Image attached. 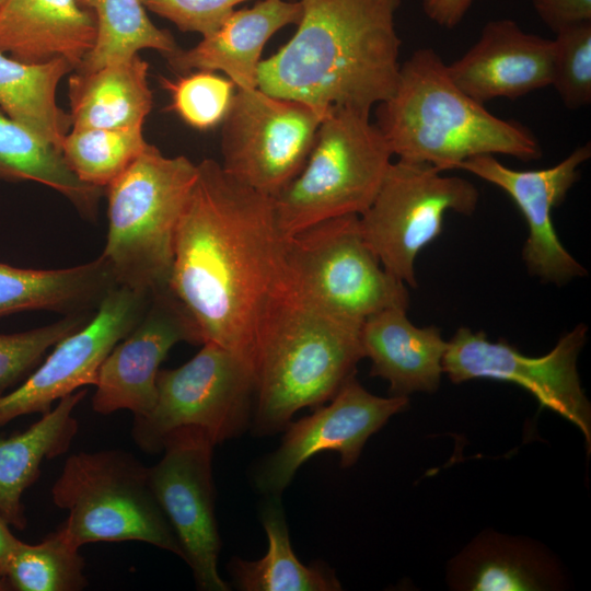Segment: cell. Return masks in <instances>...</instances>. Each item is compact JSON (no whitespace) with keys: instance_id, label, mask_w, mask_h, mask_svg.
I'll return each mask as SVG.
<instances>
[{"instance_id":"33","label":"cell","mask_w":591,"mask_h":591,"mask_svg":"<svg viewBox=\"0 0 591 591\" xmlns=\"http://www.w3.org/2000/svg\"><path fill=\"white\" fill-rule=\"evenodd\" d=\"M92 315L69 314L38 328L0 334V395L27 376L50 347L82 327Z\"/></svg>"},{"instance_id":"28","label":"cell","mask_w":591,"mask_h":591,"mask_svg":"<svg viewBox=\"0 0 591 591\" xmlns=\"http://www.w3.org/2000/svg\"><path fill=\"white\" fill-rule=\"evenodd\" d=\"M0 181H32L67 197L80 215L94 220L102 188L80 181L61 151L10 118L0 108Z\"/></svg>"},{"instance_id":"30","label":"cell","mask_w":591,"mask_h":591,"mask_svg":"<svg viewBox=\"0 0 591 591\" xmlns=\"http://www.w3.org/2000/svg\"><path fill=\"white\" fill-rule=\"evenodd\" d=\"M79 549L58 530L37 544L20 541L0 577L16 591L83 590L88 579Z\"/></svg>"},{"instance_id":"9","label":"cell","mask_w":591,"mask_h":591,"mask_svg":"<svg viewBox=\"0 0 591 591\" xmlns=\"http://www.w3.org/2000/svg\"><path fill=\"white\" fill-rule=\"evenodd\" d=\"M474 184L437 167L392 162L369 208L359 216L362 235L384 269L416 288L415 259L437 239L448 211L471 216L478 204Z\"/></svg>"},{"instance_id":"10","label":"cell","mask_w":591,"mask_h":591,"mask_svg":"<svg viewBox=\"0 0 591 591\" xmlns=\"http://www.w3.org/2000/svg\"><path fill=\"white\" fill-rule=\"evenodd\" d=\"M299 286L327 309L364 321L385 309L407 310L409 292L366 242L358 215L314 223L287 236Z\"/></svg>"},{"instance_id":"20","label":"cell","mask_w":591,"mask_h":591,"mask_svg":"<svg viewBox=\"0 0 591 591\" xmlns=\"http://www.w3.org/2000/svg\"><path fill=\"white\" fill-rule=\"evenodd\" d=\"M96 33L93 12L78 0L0 3V51L26 63L65 59L76 70L93 49Z\"/></svg>"},{"instance_id":"31","label":"cell","mask_w":591,"mask_h":591,"mask_svg":"<svg viewBox=\"0 0 591 591\" xmlns=\"http://www.w3.org/2000/svg\"><path fill=\"white\" fill-rule=\"evenodd\" d=\"M142 128H71L61 153L76 176L85 184L107 187L146 149Z\"/></svg>"},{"instance_id":"21","label":"cell","mask_w":591,"mask_h":591,"mask_svg":"<svg viewBox=\"0 0 591 591\" xmlns=\"http://www.w3.org/2000/svg\"><path fill=\"white\" fill-rule=\"evenodd\" d=\"M361 344L370 375L389 382L390 396L438 390L448 348L438 327H417L405 309H385L362 322Z\"/></svg>"},{"instance_id":"5","label":"cell","mask_w":591,"mask_h":591,"mask_svg":"<svg viewBox=\"0 0 591 591\" xmlns=\"http://www.w3.org/2000/svg\"><path fill=\"white\" fill-rule=\"evenodd\" d=\"M198 167L148 143L107 186L108 230L101 257L120 286L150 294L169 288L178 221Z\"/></svg>"},{"instance_id":"11","label":"cell","mask_w":591,"mask_h":591,"mask_svg":"<svg viewBox=\"0 0 591 591\" xmlns=\"http://www.w3.org/2000/svg\"><path fill=\"white\" fill-rule=\"evenodd\" d=\"M326 114L258 88L236 89L221 124L220 164L240 183L273 197L303 167Z\"/></svg>"},{"instance_id":"25","label":"cell","mask_w":591,"mask_h":591,"mask_svg":"<svg viewBox=\"0 0 591 591\" xmlns=\"http://www.w3.org/2000/svg\"><path fill=\"white\" fill-rule=\"evenodd\" d=\"M117 283L103 257L63 269L18 268L0 263V316L28 310L63 315L94 313Z\"/></svg>"},{"instance_id":"37","label":"cell","mask_w":591,"mask_h":591,"mask_svg":"<svg viewBox=\"0 0 591 591\" xmlns=\"http://www.w3.org/2000/svg\"><path fill=\"white\" fill-rule=\"evenodd\" d=\"M474 0H422V10L428 19L439 26H457L471 9Z\"/></svg>"},{"instance_id":"26","label":"cell","mask_w":591,"mask_h":591,"mask_svg":"<svg viewBox=\"0 0 591 591\" xmlns=\"http://www.w3.org/2000/svg\"><path fill=\"white\" fill-rule=\"evenodd\" d=\"M73 70L65 59L26 63L0 51V108L61 151L71 121L58 106L56 93L61 79Z\"/></svg>"},{"instance_id":"19","label":"cell","mask_w":591,"mask_h":591,"mask_svg":"<svg viewBox=\"0 0 591 591\" xmlns=\"http://www.w3.org/2000/svg\"><path fill=\"white\" fill-rule=\"evenodd\" d=\"M300 1L260 0L250 9L233 11L213 33L194 47L178 48L166 57L177 73L194 70L223 72L236 89L257 88L262 53L269 38L282 27L298 24Z\"/></svg>"},{"instance_id":"14","label":"cell","mask_w":591,"mask_h":591,"mask_svg":"<svg viewBox=\"0 0 591 591\" xmlns=\"http://www.w3.org/2000/svg\"><path fill=\"white\" fill-rule=\"evenodd\" d=\"M151 296L113 287L82 327L59 340L19 386L0 395V427L21 416L43 415L62 397L95 385L102 362L138 323Z\"/></svg>"},{"instance_id":"29","label":"cell","mask_w":591,"mask_h":591,"mask_svg":"<svg viewBox=\"0 0 591 591\" xmlns=\"http://www.w3.org/2000/svg\"><path fill=\"white\" fill-rule=\"evenodd\" d=\"M96 20L93 49L74 70L91 72L127 59L141 49H153L165 58L179 47L166 30L155 26L141 0H78Z\"/></svg>"},{"instance_id":"32","label":"cell","mask_w":591,"mask_h":591,"mask_svg":"<svg viewBox=\"0 0 591 591\" xmlns=\"http://www.w3.org/2000/svg\"><path fill=\"white\" fill-rule=\"evenodd\" d=\"M171 94V108L190 127L208 130L222 124L236 88L215 71L194 70L176 80L161 78Z\"/></svg>"},{"instance_id":"1","label":"cell","mask_w":591,"mask_h":591,"mask_svg":"<svg viewBox=\"0 0 591 591\" xmlns=\"http://www.w3.org/2000/svg\"><path fill=\"white\" fill-rule=\"evenodd\" d=\"M197 167L176 229L169 286L202 344L230 350L254 372L263 328L292 279L287 236L270 196L215 160Z\"/></svg>"},{"instance_id":"39","label":"cell","mask_w":591,"mask_h":591,"mask_svg":"<svg viewBox=\"0 0 591 591\" xmlns=\"http://www.w3.org/2000/svg\"><path fill=\"white\" fill-rule=\"evenodd\" d=\"M10 590L5 581L0 577V591H8Z\"/></svg>"},{"instance_id":"4","label":"cell","mask_w":591,"mask_h":591,"mask_svg":"<svg viewBox=\"0 0 591 591\" xmlns=\"http://www.w3.org/2000/svg\"><path fill=\"white\" fill-rule=\"evenodd\" d=\"M376 126L393 155L445 172L470 158H541L535 135L524 125L491 114L451 79L431 47L416 49L401 65L393 93L378 106Z\"/></svg>"},{"instance_id":"15","label":"cell","mask_w":591,"mask_h":591,"mask_svg":"<svg viewBox=\"0 0 591 591\" xmlns=\"http://www.w3.org/2000/svg\"><path fill=\"white\" fill-rule=\"evenodd\" d=\"M329 402L286 426L280 447L265 457L255 472L254 480L259 491L279 496L299 467L323 451L339 453L340 465L352 466L369 437L409 405L406 396L371 394L355 375Z\"/></svg>"},{"instance_id":"7","label":"cell","mask_w":591,"mask_h":591,"mask_svg":"<svg viewBox=\"0 0 591 591\" xmlns=\"http://www.w3.org/2000/svg\"><path fill=\"white\" fill-rule=\"evenodd\" d=\"M51 498L68 511L57 530L78 548L137 541L183 559L178 540L150 486L148 466L128 451L71 454L51 487Z\"/></svg>"},{"instance_id":"16","label":"cell","mask_w":591,"mask_h":591,"mask_svg":"<svg viewBox=\"0 0 591 591\" xmlns=\"http://www.w3.org/2000/svg\"><path fill=\"white\" fill-rule=\"evenodd\" d=\"M590 157L591 146L586 143L554 166L542 170H513L491 154L470 158L459 166L502 189L517 205L529 227L523 260L528 270L543 282L561 286L588 274L558 239L552 211L564 201L580 177L579 167Z\"/></svg>"},{"instance_id":"35","label":"cell","mask_w":591,"mask_h":591,"mask_svg":"<svg viewBox=\"0 0 591 591\" xmlns=\"http://www.w3.org/2000/svg\"><path fill=\"white\" fill-rule=\"evenodd\" d=\"M146 9L171 21L183 32L207 36L217 31L234 11L248 0H141Z\"/></svg>"},{"instance_id":"40","label":"cell","mask_w":591,"mask_h":591,"mask_svg":"<svg viewBox=\"0 0 591 591\" xmlns=\"http://www.w3.org/2000/svg\"><path fill=\"white\" fill-rule=\"evenodd\" d=\"M2 2V0H0V3Z\"/></svg>"},{"instance_id":"17","label":"cell","mask_w":591,"mask_h":591,"mask_svg":"<svg viewBox=\"0 0 591 591\" xmlns=\"http://www.w3.org/2000/svg\"><path fill=\"white\" fill-rule=\"evenodd\" d=\"M202 345L196 324L170 287L151 296L132 329L102 362L92 397L100 415L129 410L147 415L157 398V375L162 361L177 343Z\"/></svg>"},{"instance_id":"13","label":"cell","mask_w":591,"mask_h":591,"mask_svg":"<svg viewBox=\"0 0 591 591\" xmlns=\"http://www.w3.org/2000/svg\"><path fill=\"white\" fill-rule=\"evenodd\" d=\"M215 443L201 429L169 433L163 456L148 467L152 491L182 548L183 560L204 591H229L218 571L221 541L215 515L212 454Z\"/></svg>"},{"instance_id":"3","label":"cell","mask_w":591,"mask_h":591,"mask_svg":"<svg viewBox=\"0 0 591 591\" xmlns=\"http://www.w3.org/2000/svg\"><path fill=\"white\" fill-rule=\"evenodd\" d=\"M362 322L310 297L292 271L257 345L250 425L255 437L282 431L298 410L329 402L355 375L364 358Z\"/></svg>"},{"instance_id":"38","label":"cell","mask_w":591,"mask_h":591,"mask_svg":"<svg viewBox=\"0 0 591 591\" xmlns=\"http://www.w3.org/2000/svg\"><path fill=\"white\" fill-rule=\"evenodd\" d=\"M19 542L20 540L12 534L9 523L0 515V573Z\"/></svg>"},{"instance_id":"34","label":"cell","mask_w":591,"mask_h":591,"mask_svg":"<svg viewBox=\"0 0 591 591\" xmlns=\"http://www.w3.org/2000/svg\"><path fill=\"white\" fill-rule=\"evenodd\" d=\"M567 108L591 102V22L566 28L553 39L552 81Z\"/></svg>"},{"instance_id":"23","label":"cell","mask_w":591,"mask_h":591,"mask_svg":"<svg viewBox=\"0 0 591 591\" xmlns=\"http://www.w3.org/2000/svg\"><path fill=\"white\" fill-rule=\"evenodd\" d=\"M86 392L80 389L62 397L26 430L0 439V515L10 526L26 528L23 494L39 477L44 460L69 450L79 429L72 414Z\"/></svg>"},{"instance_id":"22","label":"cell","mask_w":591,"mask_h":591,"mask_svg":"<svg viewBox=\"0 0 591 591\" xmlns=\"http://www.w3.org/2000/svg\"><path fill=\"white\" fill-rule=\"evenodd\" d=\"M451 589L464 591L559 590L560 564L541 544L489 531L474 538L449 565Z\"/></svg>"},{"instance_id":"18","label":"cell","mask_w":591,"mask_h":591,"mask_svg":"<svg viewBox=\"0 0 591 591\" xmlns=\"http://www.w3.org/2000/svg\"><path fill=\"white\" fill-rule=\"evenodd\" d=\"M553 39L523 31L510 19L487 22L477 40L447 65L456 85L480 103L518 99L551 85Z\"/></svg>"},{"instance_id":"12","label":"cell","mask_w":591,"mask_h":591,"mask_svg":"<svg viewBox=\"0 0 591 591\" xmlns=\"http://www.w3.org/2000/svg\"><path fill=\"white\" fill-rule=\"evenodd\" d=\"M588 327L578 324L541 357L522 355L508 341L488 340L482 331L460 327L442 360V370L453 383L474 379L511 382L529 391L540 403L573 424L583 434L590 453L591 405L577 370Z\"/></svg>"},{"instance_id":"27","label":"cell","mask_w":591,"mask_h":591,"mask_svg":"<svg viewBox=\"0 0 591 591\" xmlns=\"http://www.w3.org/2000/svg\"><path fill=\"white\" fill-rule=\"evenodd\" d=\"M268 549L257 560L234 557L229 571L243 591H337L340 582L322 561L302 564L296 556L279 496L269 495L260 509Z\"/></svg>"},{"instance_id":"8","label":"cell","mask_w":591,"mask_h":591,"mask_svg":"<svg viewBox=\"0 0 591 591\" xmlns=\"http://www.w3.org/2000/svg\"><path fill=\"white\" fill-rule=\"evenodd\" d=\"M255 397L252 368L230 350L207 341L186 363L160 369L157 398L144 416L134 417L138 448L159 453L172 431L195 427L215 444L239 437L250 425Z\"/></svg>"},{"instance_id":"36","label":"cell","mask_w":591,"mask_h":591,"mask_svg":"<svg viewBox=\"0 0 591 591\" xmlns=\"http://www.w3.org/2000/svg\"><path fill=\"white\" fill-rule=\"evenodd\" d=\"M541 21L555 34L591 22V0H532Z\"/></svg>"},{"instance_id":"24","label":"cell","mask_w":591,"mask_h":591,"mask_svg":"<svg viewBox=\"0 0 591 591\" xmlns=\"http://www.w3.org/2000/svg\"><path fill=\"white\" fill-rule=\"evenodd\" d=\"M149 65L139 54L68 80L71 128H142L152 109Z\"/></svg>"},{"instance_id":"6","label":"cell","mask_w":591,"mask_h":591,"mask_svg":"<svg viewBox=\"0 0 591 591\" xmlns=\"http://www.w3.org/2000/svg\"><path fill=\"white\" fill-rule=\"evenodd\" d=\"M393 153L370 112L333 107L323 118L301 171L275 196L280 232L363 213L373 201Z\"/></svg>"},{"instance_id":"2","label":"cell","mask_w":591,"mask_h":591,"mask_svg":"<svg viewBox=\"0 0 591 591\" xmlns=\"http://www.w3.org/2000/svg\"><path fill=\"white\" fill-rule=\"evenodd\" d=\"M298 30L259 63L257 88L309 104L370 112L394 91L402 0H300Z\"/></svg>"}]
</instances>
